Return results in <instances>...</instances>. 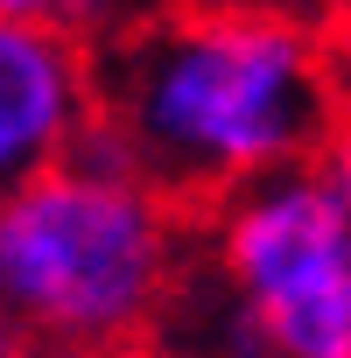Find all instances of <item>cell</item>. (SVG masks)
<instances>
[{
  "label": "cell",
  "mask_w": 351,
  "mask_h": 358,
  "mask_svg": "<svg viewBox=\"0 0 351 358\" xmlns=\"http://www.w3.org/2000/svg\"><path fill=\"white\" fill-rule=\"evenodd\" d=\"M344 120L351 71L337 36L281 8L162 0L106 50V141L197 211L323 162Z\"/></svg>",
  "instance_id": "obj_1"
},
{
  "label": "cell",
  "mask_w": 351,
  "mask_h": 358,
  "mask_svg": "<svg viewBox=\"0 0 351 358\" xmlns=\"http://www.w3.org/2000/svg\"><path fill=\"white\" fill-rule=\"evenodd\" d=\"M204 274V211L106 127L0 197V323L106 358H162Z\"/></svg>",
  "instance_id": "obj_2"
},
{
  "label": "cell",
  "mask_w": 351,
  "mask_h": 358,
  "mask_svg": "<svg viewBox=\"0 0 351 358\" xmlns=\"http://www.w3.org/2000/svg\"><path fill=\"white\" fill-rule=\"evenodd\" d=\"M162 358H351V204L323 162L218 197Z\"/></svg>",
  "instance_id": "obj_3"
},
{
  "label": "cell",
  "mask_w": 351,
  "mask_h": 358,
  "mask_svg": "<svg viewBox=\"0 0 351 358\" xmlns=\"http://www.w3.org/2000/svg\"><path fill=\"white\" fill-rule=\"evenodd\" d=\"M106 127V50L50 15H0V197Z\"/></svg>",
  "instance_id": "obj_4"
},
{
  "label": "cell",
  "mask_w": 351,
  "mask_h": 358,
  "mask_svg": "<svg viewBox=\"0 0 351 358\" xmlns=\"http://www.w3.org/2000/svg\"><path fill=\"white\" fill-rule=\"evenodd\" d=\"M155 8H162V0H50V22L78 29L92 50H113V43H120V36H134Z\"/></svg>",
  "instance_id": "obj_5"
},
{
  "label": "cell",
  "mask_w": 351,
  "mask_h": 358,
  "mask_svg": "<svg viewBox=\"0 0 351 358\" xmlns=\"http://www.w3.org/2000/svg\"><path fill=\"white\" fill-rule=\"evenodd\" d=\"M0 358H106V351H78V344L29 337V330H8V323H0Z\"/></svg>",
  "instance_id": "obj_6"
},
{
  "label": "cell",
  "mask_w": 351,
  "mask_h": 358,
  "mask_svg": "<svg viewBox=\"0 0 351 358\" xmlns=\"http://www.w3.org/2000/svg\"><path fill=\"white\" fill-rule=\"evenodd\" d=\"M323 169L337 176V190H344V204H351V120H344V134L330 141V155H323Z\"/></svg>",
  "instance_id": "obj_7"
},
{
  "label": "cell",
  "mask_w": 351,
  "mask_h": 358,
  "mask_svg": "<svg viewBox=\"0 0 351 358\" xmlns=\"http://www.w3.org/2000/svg\"><path fill=\"white\" fill-rule=\"evenodd\" d=\"M330 36H337V50H344V71H351V0L337 8V22H330Z\"/></svg>",
  "instance_id": "obj_8"
},
{
  "label": "cell",
  "mask_w": 351,
  "mask_h": 358,
  "mask_svg": "<svg viewBox=\"0 0 351 358\" xmlns=\"http://www.w3.org/2000/svg\"><path fill=\"white\" fill-rule=\"evenodd\" d=\"M0 15H50V0H0Z\"/></svg>",
  "instance_id": "obj_9"
}]
</instances>
